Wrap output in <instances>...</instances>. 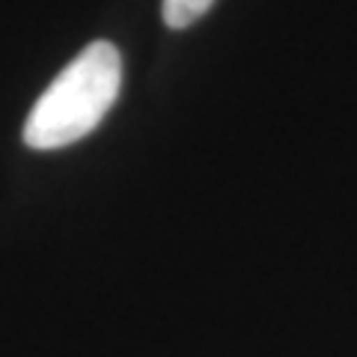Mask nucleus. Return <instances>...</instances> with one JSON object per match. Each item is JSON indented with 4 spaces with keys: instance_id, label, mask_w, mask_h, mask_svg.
<instances>
[{
    "instance_id": "obj_1",
    "label": "nucleus",
    "mask_w": 357,
    "mask_h": 357,
    "mask_svg": "<svg viewBox=\"0 0 357 357\" xmlns=\"http://www.w3.org/2000/svg\"><path fill=\"white\" fill-rule=\"evenodd\" d=\"M122 84V57L110 42H93L54 77L24 122V143L51 152L72 146L105 119Z\"/></svg>"
},
{
    "instance_id": "obj_2",
    "label": "nucleus",
    "mask_w": 357,
    "mask_h": 357,
    "mask_svg": "<svg viewBox=\"0 0 357 357\" xmlns=\"http://www.w3.org/2000/svg\"><path fill=\"white\" fill-rule=\"evenodd\" d=\"M215 0H164V24L173 30L191 27L197 18H203Z\"/></svg>"
}]
</instances>
